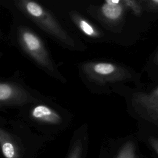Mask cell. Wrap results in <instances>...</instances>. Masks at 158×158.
<instances>
[{"mask_svg": "<svg viewBox=\"0 0 158 158\" xmlns=\"http://www.w3.org/2000/svg\"><path fill=\"white\" fill-rule=\"evenodd\" d=\"M154 62L156 63V64H158V51L154 57Z\"/></svg>", "mask_w": 158, "mask_h": 158, "instance_id": "16", "label": "cell"}, {"mask_svg": "<svg viewBox=\"0 0 158 158\" xmlns=\"http://www.w3.org/2000/svg\"><path fill=\"white\" fill-rule=\"evenodd\" d=\"M147 9L151 11H158V0H149L144 1Z\"/></svg>", "mask_w": 158, "mask_h": 158, "instance_id": "13", "label": "cell"}, {"mask_svg": "<svg viewBox=\"0 0 158 158\" xmlns=\"http://www.w3.org/2000/svg\"><path fill=\"white\" fill-rule=\"evenodd\" d=\"M125 6L123 1L107 0L100 7V13L104 20L117 22L123 18Z\"/></svg>", "mask_w": 158, "mask_h": 158, "instance_id": "7", "label": "cell"}, {"mask_svg": "<svg viewBox=\"0 0 158 158\" xmlns=\"http://www.w3.org/2000/svg\"><path fill=\"white\" fill-rule=\"evenodd\" d=\"M148 142L154 151L157 153L158 155V138L150 136L148 138Z\"/></svg>", "mask_w": 158, "mask_h": 158, "instance_id": "14", "label": "cell"}, {"mask_svg": "<svg viewBox=\"0 0 158 158\" xmlns=\"http://www.w3.org/2000/svg\"><path fill=\"white\" fill-rule=\"evenodd\" d=\"M115 158H137L135 144L131 141L125 143Z\"/></svg>", "mask_w": 158, "mask_h": 158, "instance_id": "10", "label": "cell"}, {"mask_svg": "<svg viewBox=\"0 0 158 158\" xmlns=\"http://www.w3.org/2000/svg\"><path fill=\"white\" fill-rule=\"evenodd\" d=\"M82 152V144L80 140H77L71 149L68 158H81Z\"/></svg>", "mask_w": 158, "mask_h": 158, "instance_id": "12", "label": "cell"}, {"mask_svg": "<svg viewBox=\"0 0 158 158\" xmlns=\"http://www.w3.org/2000/svg\"><path fill=\"white\" fill-rule=\"evenodd\" d=\"M0 143L5 158H19V148L12 136L6 130H0Z\"/></svg>", "mask_w": 158, "mask_h": 158, "instance_id": "8", "label": "cell"}, {"mask_svg": "<svg viewBox=\"0 0 158 158\" xmlns=\"http://www.w3.org/2000/svg\"><path fill=\"white\" fill-rule=\"evenodd\" d=\"M35 102L31 95L20 85L11 81L0 83V104L1 106L24 104Z\"/></svg>", "mask_w": 158, "mask_h": 158, "instance_id": "4", "label": "cell"}, {"mask_svg": "<svg viewBox=\"0 0 158 158\" xmlns=\"http://www.w3.org/2000/svg\"><path fill=\"white\" fill-rule=\"evenodd\" d=\"M72 19L76 26L86 36L91 38H99L101 36L99 30L86 19L78 15H73Z\"/></svg>", "mask_w": 158, "mask_h": 158, "instance_id": "9", "label": "cell"}, {"mask_svg": "<svg viewBox=\"0 0 158 158\" xmlns=\"http://www.w3.org/2000/svg\"><path fill=\"white\" fill-rule=\"evenodd\" d=\"M150 94L153 97L158 98V86L156 88H155L154 90H152V91L150 93Z\"/></svg>", "mask_w": 158, "mask_h": 158, "instance_id": "15", "label": "cell"}, {"mask_svg": "<svg viewBox=\"0 0 158 158\" xmlns=\"http://www.w3.org/2000/svg\"><path fill=\"white\" fill-rule=\"evenodd\" d=\"M16 38L21 49L35 64L52 77L64 81L43 40L38 34L30 28L20 25L16 28Z\"/></svg>", "mask_w": 158, "mask_h": 158, "instance_id": "2", "label": "cell"}, {"mask_svg": "<svg viewBox=\"0 0 158 158\" xmlns=\"http://www.w3.org/2000/svg\"><path fill=\"white\" fill-rule=\"evenodd\" d=\"M85 78L97 86H107L127 80L130 73L123 67L109 62H93L83 66Z\"/></svg>", "mask_w": 158, "mask_h": 158, "instance_id": "3", "label": "cell"}, {"mask_svg": "<svg viewBox=\"0 0 158 158\" xmlns=\"http://www.w3.org/2000/svg\"><path fill=\"white\" fill-rule=\"evenodd\" d=\"M17 6L28 18L59 43L68 48L78 49L73 36L41 4L33 1L23 0L17 1Z\"/></svg>", "mask_w": 158, "mask_h": 158, "instance_id": "1", "label": "cell"}, {"mask_svg": "<svg viewBox=\"0 0 158 158\" xmlns=\"http://www.w3.org/2000/svg\"><path fill=\"white\" fill-rule=\"evenodd\" d=\"M133 103L143 118L158 125V98L150 94L139 93L135 95Z\"/></svg>", "mask_w": 158, "mask_h": 158, "instance_id": "5", "label": "cell"}, {"mask_svg": "<svg viewBox=\"0 0 158 158\" xmlns=\"http://www.w3.org/2000/svg\"><path fill=\"white\" fill-rule=\"evenodd\" d=\"M125 6L130 9L136 15H140L142 13V7L138 1L133 0H123Z\"/></svg>", "mask_w": 158, "mask_h": 158, "instance_id": "11", "label": "cell"}, {"mask_svg": "<svg viewBox=\"0 0 158 158\" xmlns=\"http://www.w3.org/2000/svg\"><path fill=\"white\" fill-rule=\"evenodd\" d=\"M30 117L35 122L48 125H58L62 121L61 115L46 104H33L30 109Z\"/></svg>", "mask_w": 158, "mask_h": 158, "instance_id": "6", "label": "cell"}]
</instances>
